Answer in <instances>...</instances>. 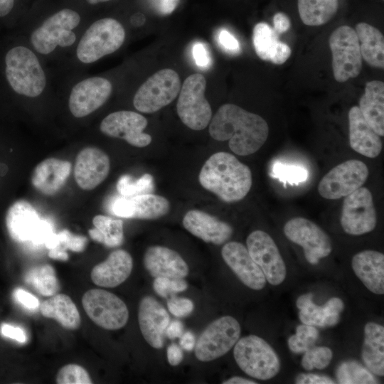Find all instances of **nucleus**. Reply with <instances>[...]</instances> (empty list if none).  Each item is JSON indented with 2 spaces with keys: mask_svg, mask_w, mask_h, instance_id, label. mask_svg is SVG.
<instances>
[{
  "mask_svg": "<svg viewBox=\"0 0 384 384\" xmlns=\"http://www.w3.org/2000/svg\"><path fill=\"white\" fill-rule=\"evenodd\" d=\"M89 21L77 9L65 6L31 17L21 36L48 65L56 68L70 55Z\"/></svg>",
  "mask_w": 384,
  "mask_h": 384,
  "instance_id": "f257e3e1",
  "label": "nucleus"
},
{
  "mask_svg": "<svg viewBox=\"0 0 384 384\" xmlns=\"http://www.w3.org/2000/svg\"><path fill=\"white\" fill-rule=\"evenodd\" d=\"M6 82L14 95L25 102H56V80L48 65L21 36L4 57Z\"/></svg>",
  "mask_w": 384,
  "mask_h": 384,
  "instance_id": "f03ea898",
  "label": "nucleus"
},
{
  "mask_svg": "<svg viewBox=\"0 0 384 384\" xmlns=\"http://www.w3.org/2000/svg\"><path fill=\"white\" fill-rule=\"evenodd\" d=\"M126 38L124 26L114 18L89 21L68 58L60 65L52 68L55 79L88 72L95 63L119 50Z\"/></svg>",
  "mask_w": 384,
  "mask_h": 384,
  "instance_id": "7ed1b4c3",
  "label": "nucleus"
},
{
  "mask_svg": "<svg viewBox=\"0 0 384 384\" xmlns=\"http://www.w3.org/2000/svg\"><path fill=\"white\" fill-rule=\"evenodd\" d=\"M208 131L217 141L229 140V147L235 154L247 156L265 143L269 127L261 116L228 103L220 106L211 118Z\"/></svg>",
  "mask_w": 384,
  "mask_h": 384,
  "instance_id": "20e7f679",
  "label": "nucleus"
},
{
  "mask_svg": "<svg viewBox=\"0 0 384 384\" xmlns=\"http://www.w3.org/2000/svg\"><path fill=\"white\" fill-rule=\"evenodd\" d=\"M56 80V101L62 100L70 115L76 119L87 118L111 97L112 80L102 75L88 72L68 75Z\"/></svg>",
  "mask_w": 384,
  "mask_h": 384,
  "instance_id": "39448f33",
  "label": "nucleus"
},
{
  "mask_svg": "<svg viewBox=\"0 0 384 384\" xmlns=\"http://www.w3.org/2000/svg\"><path fill=\"white\" fill-rule=\"evenodd\" d=\"M198 180L205 189L227 203L243 199L252 183L250 169L233 154L224 151L215 153L206 160Z\"/></svg>",
  "mask_w": 384,
  "mask_h": 384,
  "instance_id": "423d86ee",
  "label": "nucleus"
},
{
  "mask_svg": "<svg viewBox=\"0 0 384 384\" xmlns=\"http://www.w3.org/2000/svg\"><path fill=\"white\" fill-rule=\"evenodd\" d=\"M233 356L245 373L258 380L271 379L280 370L277 353L265 340L256 335L238 339L234 346Z\"/></svg>",
  "mask_w": 384,
  "mask_h": 384,
  "instance_id": "0eeeda50",
  "label": "nucleus"
},
{
  "mask_svg": "<svg viewBox=\"0 0 384 384\" xmlns=\"http://www.w3.org/2000/svg\"><path fill=\"white\" fill-rule=\"evenodd\" d=\"M5 222L10 238L21 244L45 245L55 233L51 223L41 218L36 208L25 200H18L9 208Z\"/></svg>",
  "mask_w": 384,
  "mask_h": 384,
  "instance_id": "6e6552de",
  "label": "nucleus"
},
{
  "mask_svg": "<svg viewBox=\"0 0 384 384\" xmlns=\"http://www.w3.org/2000/svg\"><path fill=\"white\" fill-rule=\"evenodd\" d=\"M206 80L201 73L186 78L179 91L176 104L177 114L188 128L204 129L212 118L210 105L205 97Z\"/></svg>",
  "mask_w": 384,
  "mask_h": 384,
  "instance_id": "1a4fd4ad",
  "label": "nucleus"
},
{
  "mask_svg": "<svg viewBox=\"0 0 384 384\" xmlns=\"http://www.w3.org/2000/svg\"><path fill=\"white\" fill-rule=\"evenodd\" d=\"M180 89V78L175 70H160L136 90L132 99L133 106L142 113L156 112L175 100Z\"/></svg>",
  "mask_w": 384,
  "mask_h": 384,
  "instance_id": "9d476101",
  "label": "nucleus"
},
{
  "mask_svg": "<svg viewBox=\"0 0 384 384\" xmlns=\"http://www.w3.org/2000/svg\"><path fill=\"white\" fill-rule=\"evenodd\" d=\"M334 78L343 82L356 78L362 68L363 58L358 36L348 26L337 28L329 37Z\"/></svg>",
  "mask_w": 384,
  "mask_h": 384,
  "instance_id": "9b49d317",
  "label": "nucleus"
},
{
  "mask_svg": "<svg viewBox=\"0 0 384 384\" xmlns=\"http://www.w3.org/2000/svg\"><path fill=\"white\" fill-rule=\"evenodd\" d=\"M240 333V325L233 316H224L214 320L196 342L194 352L196 358L202 362H208L223 356L235 346Z\"/></svg>",
  "mask_w": 384,
  "mask_h": 384,
  "instance_id": "f8f14e48",
  "label": "nucleus"
},
{
  "mask_svg": "<svg viewBox=\"0 0 384 384\" xmlns=\"http://www.w3.org/2000/svg\"><path fill=\"white\" fill-rule=\"evenodd\" d=\"M82 304L89 318L104 329L117 330L128 321L129 311L126 304L107 290H87L82 297Z\"/></svg>",
  "mask_w": 384,
  "mask_h": 384,
  "instance_id": "ddd939ff",
  "label": "nucleus"
},
{
  "mask_svg": "<svg viewBox=\"0 0 384 384\" xmlns=\"http://www.w3.org/2000/svg\"><path fill=\"white\" fill-rule=\"evenodd\" d=\"M368 175V168L363 161L347 160L324 176L318 185L319 193L325 199H339L361 187Z\"/></svg>",
  "mask_w": 384,
  "mask_h": 384,
  "instance_id": "4468645a",
  "label": "nucleus"
},
{
  "mask_svg": "<svg viewBox=\"0 0 384 384\" xmlns=\"http://www.w3.org/2000/svg\"><path fill=\"white\" fill-rule=\"evenodd\" d=\"M345 197L340 218L344 232L351 235H361L373 230L377 223V215L370 190L361 186Z\"/></svg>",
  "mask_w": 384,
  "mask_h": 384,
  "instance_id": "2eb2a0df",
  "label": "nucleus"
},
{
  "mask_svg": "<svg viewBox=\"0 0 384 384\" xmlns=\"http://www.w3.org/2000/svg\"><path fill=\"white\" fill-rule=\"evenodd\" d=\"M285 236L301 246L308 262L319 263L320 259L329 256L332 250L329 235L316 223L302 217L288 220L284 226Z\"/></svg>",
  "mask_w": 384,
  "mask_h": 384,
  "instance_id": "dca6fc26",
  "label": "nucleus"
},
{
  "mask_svg": "<svg viewBox=\"0 0 384 384\" xmlns=\"http://www.w3.org/2000/svg\"><path fill=\"white\" fill-rule=\"evenodd\" d=\"M247 249L255 262L262 271L266 280L279 285L287 275L285 263L271 236L262 230L252 232L246 240Z\"/></svg>",
  "mask_w": 384,
  "mask_h": 384,
  "instance_id": "f3484780",
  "label": "nucleus"
},
{
  "mask_svg": "<svg viewBox=\"0 0 384 384\" xmlns=\"http://www.w3.org/2000/svg\"><path fill=\"white\" fill-rule=\"evenodd\" d=\"M148 122L141 114L130 110H119L105 116L99 125L100 131L109 137L124 139L137 147L151 142V137L144 132Z\"/></svg>",
  "mask_w": 384,
  "mask_h": 384,
  "instance_id": "a211bd4d",
  "label": "nucleus"
},
{
  "mask_svg": "<svg viewBox=\"0 0 384 384\" xmlns=\"http://www.w3.org/2000/svg\"><path fill=\"white\" fill-rule=\"evenodd\" d=\"M109 212L117 217L153 220L167 214L170 203L164 197L146 193L126 197L117 196L108 204Z\"/></svg>",
  "mask_w": 384,
  "mask_h": 384,
  "instance_id": "6ab92c4d",
  "label": "nucleus"
},
{
  "mask_svg": "<svg viewBox=\"0 0 384 384\" xmlns=\"http://www.w3.org/2000/svg\"><path fill=\"white\" fill-rule=\"evenodd\" d=\"M110 169V161L108 155L97 147L87 146L77 155L74 178L80 188L90 191L105 180Z\"/></svg>",
  "mask_w": 384,
  "mask_h": 384,
  "instance_id": "aec40b11",
  "label": "nucleus"
},
{
  "mask_svg": "<svg viewBox=\"0 0 384 384\" xmlns=\"http://www.w3.org/2000/svg\"><path fill=\"white\" fill-rule=\"evenodd\" d=\"M221 255L226 265L245 286L254 290L264 288L266 278L244 245L235 241L229 242L223 247Z\"/></svg>",
  "mask_w": 384,
  "mask_h": 384,
  "instance_id": "412c9836",
  "label": "nucleus"
},
{
  "mask_svg": "<svg viewBox=\"0 0 384 384\" xmlns=\"http://www.w3.org/2000/svg\"><path fill=\"white\" fill-rule=\"evenodd\" d=\"M138 321L145 341L154 348L164 345V336L170 317L164 306L154 297H143L139 305Z\"/></svg>",
  "mask_w": 384,
  "mask_h": 384,
  "instance_id": "4be33fe9",
  "label": "nucleus"
},
{
  "mask_svg": "<svg viewBox=\"0 0 384 384\" xmlns=\"http://www.w3.org/2000/svg\"><path fill=\"white\" fill-rule=\"evenodd\" d=\"M143 262L145 269L154 278L183 279L189 272L182 257L176 251L164 246L148 247Z\"/></svg>",
  "mask_w": 384,
  "mask_h": 384,
  "instance_id": "5701e85b",
  "label": "nucleus"
},
{
  "mask_svg": "<svg viewBox=\"0 0 384 384\" xmlns=\"http://www.w3.org/2000/svg\"><path fill=\"white\" fill-rule=\"evenodd\" d=\"M183 225L204 242L218 245L228 240L233 232L228 223L199 210L188 211L183 218Z\"/></svg>",
  "mask_w": 384,
  "mask_h": 384,
  "instance_id": "b1692460",
  "label": "nucleus"
},
{
  "mask_svg": "<svg viewBox=\"0 0 384 384\" xmlns=\"http://www.w3.org/2000/svg\"><path fill=\"white\" fill-rule=\"evenodd\" d=\"M132 268L131 255L124 250H117L112 252L105 261L92 268L90 277L97 286L113 288L129 277Z\"/></svg>",
  "mask_w": 384,
  "mask_h": 384,
  "instance_id": "393cba45",
  "label": "nucleus"
},
{
  "mask_svg": "<svg viewBox=\"0 0 384 384\" xmlns=\"http://www.w3.org/2000/svg\"><path fill=\"white\" fill-rule=\"evenodd\" d=\"M348 124L351 147L366 157H377L382 150L380 137L365 119L358 106L350 109Z\"/></svg>",
  "mask_w": 384,
  "mask_h": 384,
  "instance_id": "a878e982",
  "label": "nucleus"
},
{
  "mask_svg": "<svg viewBox=\"0 0 384 384\" xmlns=\"http://www.w3.org/2000/svg\"><path fill=\"white\" fill-rule=\"evenodd\" d=\"M70 161L56 158H48L40 162L31 176V183L39 192L52 196L65 185L71 171Z\"/></svg>",
  "mask_w": 384,
  "mask_h": 384,
  "instance_id": "bb28decb",
  "label": "nucleus"
},
{
  "mask_svg": "<svg viewBox=\"0 0 384 384\" xmlns=\"http://www.w3.org/2000/svg\"><path fill=\"white\" fill-rule=\"evenodd\" d=\"M352 269L365 287L375 294H384V255L366 250L356 254L351 260Z\"/></svg>",
  "mask_w": 384,
  "mask_h": 384,
  "instance_id": "cd10ccee",
  "label": "nucleus"
},
{
  "mask_svg": "<svg viewBox=\"0 0 384 384\" xmlns=\"http://www.w3.org/2000/svg\"><path fill=\"white\" fill-rule=\"evenodd\" d=\"M358 108L373 130L380 136L384 135V83L372 80L366 85L365 91L359 100Z\"/></svg>",
  "mask_w": 384,
  "mask_h": 384,
  "instance_id": "c85d7f7f",
  "label": "nucleus"
},
{
  "mask_svg": "<svg viewBox=\"0 0 384 384\" xmlns=\"http://www.w3.org/2000/svg\"><path fill=\"white\" fill-rule=\"evenodd\" d=\"M39 309L42 316L55 320L63 328L76 330L81 324L79 311L69 296L56 294L41 303Z\"/></svg>",
  "mask_w": 384,
  "mask_h": 384,
  "instance_id": "c756f323",
  "label": "nucleus"
},
{
  "mask_svg": "<svg viewBox=\"0 0 384 384\" xmlns=\"http://www.w3.org/2000/svg\"><path fill=\"white\" fill-rule=\"evenodd\" d=\"M362 359L373 374L384 375V327L375 322H368L364 327Z\"/></svg>",
  "mask_w": 384,
  "mask_h": 384,
  "instance_id": "7c9ffc66",
  "label": "nucleus"
},
{
  "mask_svg": "<svg viewBox=\"0 0 384 384\" xmlns=\"http://www.w3.org/2000/svg\"><path fill=\"white\" fill-rule=\"evenodd\" d=\"M360 45L362 58L370 65L384 68V37L375 27L359 23L355 30Z\"/></svg>",
  "mask_w": 384,
  "mask_h": 384,
  "instance_id": "2f4dec72",
  "label": "nucleus"
},
{
  "mask_svg": "<svg viewBox=\"0 0 384 384\" xmlns=\"http://www.w3.org/2000/svg\"><path fill=\"white\" fill-rule=\"evenodd\" d=\"M95 228L88 230L90 237L107 247L121 245L124 240L123 221L112 217L97 215L92 219Z\"/></svg>",
  "mask_w": 384,
  "mask_h": 384,
  "instance_id": "473e14b6",
  "label": "nucleus"
},
{
  "mask_svg": "<svg viewBox=\"0 0 384 384\" xmlns=\"http://www.w3.org/2000/svg\"><path fill=\"white\" fill-rule=\"evenodd\" d=\"M299 309L300 321L314 326H333L341 318L340 308L329 299L323 306H318L311 300Z\"/></svg>",
  "mask_w": 384,
  "mask_h": 384,
  "instance_id": "72a5a7b5",
  "label": "nucleus"
},
{
  "mask_svg": "<svg viewBox=\"0 0 384 384\" xmlns=\"http://www.w3.org/2000/svg\"><path fill=\"white\" fill-rule=\"evenodd\" d=\"M338 5V0H298V11L304 24L321 26L333 18Z\"/></svg>",
  "mask_w": 384,
  "mask_h": 384,
  "instance_id": "f704fd0d",
  "label": "nucleus"
},
{
  "mask_svg": "<svg viewBox=\"0 0 384 384\" xmlns=\"http://www.w3.org/2000/svg\"><path fill=\"white\" fill-rule=\"evenodd\" d=\"M25 282L36 292L44 297H51L58 294L60 283L53 266L42 265L31 269L25 275Z\"/></svg>",
  "mask_w": 384,
  "mask_h": 384,
  "instance_id": "c9c22d12",
  "label": "nucleus"
},
{
  "mask_svg": "<svg viewBox=\"0 0 384 384\" xmlns=\"http://www.w3.org/2000/svg\"><path fill=\"white\" fill-rule=\"evenodd\" d=\"M336 377L341 384H375L378 379L368 369L356 361L342 362L337 367Z\"/></svg>",
  "mask_w": 384,
  "mask_h": 384,
  "instance_id": "e433bc0d",
  "label": "nucleus"
},
{
  "mask_svg": "<svg viewBox=\"0 0 384 384\" xmlns=\"http://www.w3.org/2000/svg\"><path fill=\"white\" fill-rule=\"evenodd\" d=\"M277 33L268 23L260 22L253 28L252 41L257 56L263 60H270L272 48L278 41Z\"/></svg>",
  "mask_w": 384,
  "mask_h": 384,
  "instance_id": "4c0bfd02",
  "label": "nucleus"
},
{
  "mask_svg": "<svg viewBox=\"0 0 384 384\" xmlns=\"http://www.w3.org/2000/svg\"><path fill=\"white\" fill-rule=\"evenodd\" d=\"M117 190L121 196L126 197L151 193L154 191L153 177L145 174L134 179L129 175H123L117 181Z\"/></svg>",
  "mask_w": 384,
  "mask_h": 384,
  "instance_id": "58836bf2",
  "label": "nucleus"
},
{
  "mask_svg": "<svg viewBox=\"0 0 384 384\" xmlns=\"http://www.w3.org/2000/svg\"><path fill=\"white\" fill-rule=\"evenodd\" d=\"M319 331L314 326L301 324L297 326L296 334L288 338L289 350L294 353H304L315 344Z\"/></svg>",
  "mask_w": 384,
  "mask_h": 384,
  "instance_id": "ea45409f",
  "label": "nucleus"
},
{
  "mask_svg": "<svg viewBox=\"0 0 384 384\" xmlns=\"http://www.w3.org/2000/svg\"><path fill=\"white\" fill-rule=\"evenodd\" d=\"M87 243V238L86 237L75 235L68 230H63L58 233H54L44 245L48 250L57 248L65 250L69 249L73 252H80L85 250Z\"/></svg>",
  "mask_w": 384,
  "mask_h": 384,
  "instance_id": "a19ab883",
  "label": "nucleus"
},
{
  "mask_svg": "<svg viewBox=\"0 0 384 384\" xmlns=\"http://www.w3.org/2000/svg\"><path fill=\"white\" fill-rule=\"evenodd\" d=\"M308 171L304 168L294 165L283 164L279 161L274 163L271 169V176L284 183L292 185L304 182L308 178Z\"/></svg>",
  "mask_w": 384,
  "mask_h": 384,
  "instance_id": "79ce46f5",
  "label": "nucleus"
},
{
  "mask_svg": "<svg viewBox=\"0 0 384 384\" xmlns=\"http://www.w3.org/2000/svg\"><path fill=\"white\" fill-rule=\"evenodd\" d=\"M333 357L332 351L326 346H313L306 351L302 357L301 364L304 369L322 370L331 363Z\"/></svg>",
  "mask_w": 384,
  "mask_h": 384,
  "instance_id": "37998d69",
  "label": "nucleus"
},
{
  "mask_svg": "<svg viewBox=\"0 0 384 384\" xmlns=\"http://www.w3.org/2000/svg\"><path fill=\"white\" fill-rule=\"evenodd\" d=\"M58 384H91L92 379L82 366L70 363L63 366L57 373Z\"/></svg>",
  "mask_w": 384,
  "mask_h": 384,
  "instance_id": "c03bdc74",
  "label": "nucleus"
},
{
  "mask_svg": "<svg viewBox=\"0 0 384 384\" xmlns=\"http://www.w3.org/2000/svg\"><path fill=\"white\" fill-rule=\"evenodd\" d=\"M187 287V282L183 279L156 277L153 282L155 292L164 298L171 297L174 294L183 292Z\"/></svg>",
  "mask_w": 384,
  "mask_h": 384,
  "instance_id": "a18cd8bd",
  "label": "nucleus"
},
{
  "mask_svg": "<svg viewBox=\"0 0 384 384\" xmlns=\"http://www.w3.org/2000/svg\"><path fill=\"white\" fill-rule=\"evenodd\" d=\"M169 311L176 317H185L191 314L194 309L193 302L183 297H171L167 302Z\"/></svg>",
  "mask_w": 384,
  "mask_h": 384,
  "instance_id": "49530a36",
  "label": "nucleus"
},
{
  "mask_svg": "<svg viewBox=\"0 0 384 384\" xmlns=\"http://www.w3.org/2000/svg\"><path fill=\"white\" fill-rule=\"evenodd\" d=\"M218 41L220 47L227 53L237 54L240 47L236 38L226 29H220L218 33Z\"/></svg>",
  "mask_w": 384,
  "mask_h": 384,
  "instance_id": "de8ad7c7",
  "label": "nucleus"
},
{
  "mask_svg": "<svg viewBox=\"0 0 384 384\" xmlns=\"http://www.w3.org/2000/svg\"><path fill=\"white\" fill-rule=\"evenodd\" d=\"M192 53L196 65L202 69H208L211 63V59L206 46L197 42L193 46Z\"/></svg>",
  "mask_w": 384,
  "mask_h": 384,
  "instance_id": "09e8293b",
  "label": "nucleus"
},
{
  "mask_svg": "<svg viewBox=\"0 0 384 384\" xmlns=\"http://www.w3.org/2000/svg\"><path fill=\"white\" fill-rule=\"evenodd\" d=\"M13 294L16 301L28 310L35 311L40 306L38 298L21 288L16 289Z\"/></svg>",
  "mask_w": 384,
  "mask_h": 384,
  "instance_id": "8fccbe9b",
  "label": "nucleus"
},
{
  "mask_svg": "<svg viewBox=\"0 0 384 384\" xmlns=\"http://www.w3.org/2000/svg\"><path fill=\"white\" fill-rule=\"evenodd\" d=\"M290 55L291 49L289 46L278 40L272 48L270 61L277 65H281L287 61Z\"/></svg>",
  "mask_w": 384,
  "mask_h": 384,
  "instance_id": "3c124183",
  "label": "nucleus"
},
{
  "mask_svg": "<svg viewBox=\"0 0 384 384\" xmlns=\"http://www.w3.org/2000/svg\"><path fill=\"white\" fill-rule=\"evenodd\" d=\"M0 332L4 336L14 339L19 343H23L27 341L26 331L21 327L4 323L0 327Z\"/></svg>",
  "mask_w": 384,
  "mask_h": 384,
  "instance_id": "603ef678",
  "label": "nucleus"
},
{
  "mask_svg": "<svg viewBox=\"0 0 384 384\" xmlns=\"http://www.w3.org/2000/svg\"><path fill=\"white\" fill-rule=\"evenodd\" d=\"M295 383L297 384H334L335 381L324 375L301 373L297 376Z\"/></svg>",
  "mask_w": 384,
  "mask_h": 384,
  "instance_id": "864d4df0",
  "label": "nucleus"
},
{
  "mask_svg": "<svg viewBox=\"0 0 384 384\" xmlns=\"http://www.w3.org/2000/svg\"><path fill=\"white\" fill-rule=\"evenodd\" d=\"M274 30L277 34L286 32L290 27V21L288 16L282 12L274 14L273 17Z\"/></svg>",
  "mask_w": 384,
  "mask_h": 384,
  "instance_id": "5fc2aeb1",
  "label": "nucleus"
},
{
  "mask_svg": "<svg viewBox=\"0 0 384 384\" xmlns=\"http://www.w3.org/2000/svg\"><path fill=\"white\" fill-rule=\"evenodd\" d=\"M183 358V351L177 344L171 343L167 348V359L170 365L178 366Z\"/></svg>",
  "mask_w": 384,
  "mask_h": 384,
  "instance_id": "6e6d98bb",
  "label": "nucleus"
},
{
  "mask_svg": "<svg viewBox=\"0 0 384 384\" xmlns=\"http://www.w3.org/2000/svg\"><path fill=\"white\" fill-rule=\"evenodd\" d=\"M183 324L178 320H175L169 322L165 334L170 338L174 339L176 338H180L183 334Z\"/></svg>",
  "mask_w": 384,
  "mask_h": 384,
  "instance_id": "4d7b16f0",
  "label": "nucleus"
},
{
  "mask_svg": "<svg viewBox=\"0 0 384 384\" xmlns=\"http://www.w3.org/2000/svg\"><path fill=\"white\" fill-rule=\"evenodd\" d=\"M196 342L195 335L189 331L183 333L180 337L179 343L181 347L188 351H191L194 348Z\"/></svg>",
  "mask_w": 384,
  "mask_h": 384,
  "instance_id": "13d9d810",
  "label": "nucleus"
},
{
  "mask_svg": "<svg viewBox=\"0 0 384 384\" xmlns=\"http://www.w3.org/2000/svg\"><path fill=\"white\" fill-rule=\"evenodd\" d=\"M15 0H0V18L8 16L13 11Z\"/></svg>",
  "mask_w": 384,
  "mask_h": 384,
  "instance_id": "bf43d9fd",
  "label": "nucleus"
},
{
  "mask_svg": "<svg viewBox=\"0 0 384 384\" xmlns=\"http://www.w3.org/2000/svg\"><path fill=\"white\" fill-rule=\"evenodd\" d=\"M179 0H160L159 10L161 13L167 14L172 12Z\"/></svg>",
  "mask_w": 384,
  "mask_h": 384,
  "instance_id": "052dcab7",
  "label": "nucleus"
},
{
  "mask_svg": "<svg viewBox=\"0 0 384 384\" xmlns=\"http://www.w3.org/2000/svg\"><path fill=\"white\" fill-rule=\"evenodd\" d=\"M48 256L51 259L61 261H67L69 258L68 254L65 250L57 248L49 250Z\"/></svg>",
  "mask_w": 384,
  "mask_h": 384,
  "instance_id": "680f3d73",
  "label": "nucleus"
},
{
  "mask_svg": "<svg viewBox=\"0 0 384 384\" xmlns=\"http://www.w3.org/2000/svg\"><path fill=\"white\" fill-rule=\"evenodd\" d=\"M256 383H257L256 382L252 380L247 379L245 378H242L240 376H234L223 382V384H256Z\"/></svg>",
  "mask_w": 384,
  "mask_h": 384,
  "instance_id": "e2e57ef3",
  "label": "nucleus"
},
{
  "mask_svg": "<svg viewBox=\"0 0 384 384\" xmlns=\"http://www.w3.org/2000/svg\"><path fill=\"white\" fill-rule=\"evenodd\" d=\"M313 294L311 293L304 294L301 295L296 302V305L298 309H300L308 302L312 300Z\"/></svg>",
  "mask_w": 384,
  "mask_h": 384,
  "instance_id": "0e129e2a",
  "label": "nucleus"
},
{
  "mask_svg": "<svg viewBox=\"0 0 384 384\" xmlns=\"http://www.w3.org/2000/svg\"><path fill=\"white\" fill-rule=\"evenodd\" d=\"M144 22V18L142 14H137L132 16L131 23L135 26L142 25Z\"/></svg>",
  "mask_w": 384,
  "mask_h": 384,
  "instance_id": "69168bd1",
  "label": "nucleus"
},
{
  "mask_svg": "<svg viewBox=\"0 0 384 384\" xmlns=\"http://www.w3.org/2000/svg\"><path fill=\"white\" fill-rule=\"evenodd\" d=\"M89 6H96L100 4L109 2L112 0H81Z\"/></svg>",
  "mask_w": 384,
  "mask_h": 384,
  "instance_id": "338daca9",
  "label": "nucleus"
}]
</instances>
